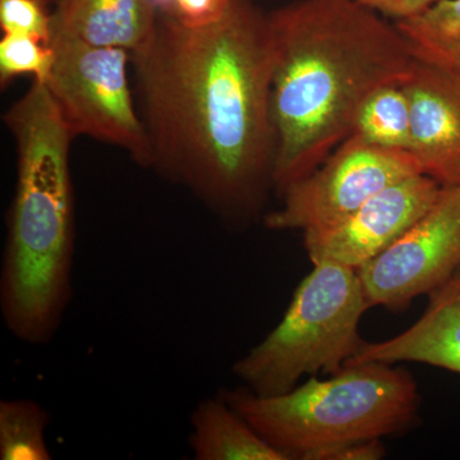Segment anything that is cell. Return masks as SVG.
Masks as SVG:
<instances>
[{"label": "cell", "instance_id": "6da1fadb", "mask_svg": "<svg viewBox=\"0 0 460 460\" xmlns=\"http://www.w3.org/2000/svg\"><path fill=\"white\" fill-rule=\"evenodd\" d=\"M132 59L151 171L189 190L229 229L259 220L275 189L268 14L233 0L204 26L160 16Z\"/></svg>", "mask_w": 460, "mask_h": 460}, {"label": "cell", "instance_id": "7a4b0ae2", "mask_svg": "<svg viewBox=\"0 0 460 460\" xmlns=\"http://www.w3.org/2000/svg\"><path fill=\"white\" fill-rule=\"evenodd\" d=\"M268 20L274 184L281 193L347 140L365 100L407 80L416 60L396 23L358 0H296Z\"/></svg>", "mask_w": 460, "mask_h": 460}, {"label": "cell", "instance_id": "3957f363", "mask_svg": "<svg viewBox=\"0 0 460 460\" xmlns=\"http://www.w3.org/2000/svg\"><path fill=\"white\" fill-rule=\"evenodd\" d=\"M16 184L0 269V313L8 332L32 347L49 344L74 296V133L47 84L33 80L8 109Z\"/></svg>", "mask_w": 460, "mask_h": 460}, {"label": "cell", "instance_id": "277c9868", "mask_svg": "<svg viewBox=\"0 0 460 460\" xmlns=\"http://www.w3.org/2000/svg\"><path fill=\"white\" fill-rule=\"evenodd\" d=\"M219 394L289 460H328L345 445L402 434L420 402L410 372L378 362L345 365L286 394L260 396L246 386Z\"/></svg>", "mask_w": 460, "mask_h": 460}, {"label": "cell", "instance_id": "5b68a950", "mask_svg": "<svg viewBox=\"0 0 460 460\" xmlns=\"http://www.w3.org/2000/svg\"><path fill=\"white\" fill-rule=\"evenodd\" d=\"M370 310L354 269L314 263L283 319L235 361L232 372L260 396L286 394L305 375L335 374L361 347L358 326Z\"/></svg>", "mask_w": 460, "mask_h": 460}, {"label": "cell", "instance_id": "8992f818", "mask_svg": "<svg viewBox=\"0 0 460 460\" xmlns=\"http://www.w3.org/2000/svg\"><path fill=\"white\" fill-rule=\"evenodd\" d=\"M54 62L47 84L74 136L114 145L150 169L146 128L136 109L127 65L132 54L53 36Z\"/></svg>", "mask_w": 460, "mask_h": 460}, {"label": "cell", "instance_id": "52a82bcc", "mask_svg": "<svg viewBox=\"0 0 460 460\" xmlns=\"http://www.w3.org/2000/svg\"><path fill=\"white\" fill-rule=\"evenodd\" d=\"M422 174L405 151L375 147L350 135L317 168L281 192L277 210L263 215L275 232L310 233L344 222L390 184Z\"/></svg>", "mask_w": 460, "mask_h": 460}, {"label": "cell", "instance_id": "ba28073f", "mask_svg": "<svg viewBox=\"0 0 460 460\" xmlns=\"http://www.w3.org/2000/svg\"><path fill=\"white\" fill-rule=\"evenodd\" d=\"M460 269V186H445L435 205L380 255L357 269L368 305L405 310Z\"/></svg>", "mask_w": 460, "mask_h": 460}, {"label": "cell", "instance_id": "9c48e42d", "mask_svg": "<svg viewBox=\"0 0 460 460\" xmlns=\"http://www.w3.org/2000/svg\"><path fill=\"white\" fill-rule=\"evenodd\" d=\"M441 189L425 174L390 184L344 222L305 233V252L313 263H339L357 270L419 222L438 201Z\"/></svg>", "mask_w": 460, "mask_h": 460}, {"label": "cell", "instance_id": "30bf717a", "mask_svg": "<svg viewBox=\"0 0 460 460\" xmlns=\"http://www.w3.org/2000/svg\"><path fill=\"white\" fill-rule=\"evenodd\" d=\"M402 84L411 104V155L440 186H460V72L416 60Z\"/></svg>", "mask_w": 460, "mask_h": 460}, {"label": "cell", "instance_id": "8fae6325", "mask_svg": "<svg viewBox=\"0 0 460 460\" xmlns=\"http://www.w3.org/2000/svg\"><path fill=\"white\" fill-rule=\"evenodd\" d=\"M429 296V307L413 325L386 341H363L347 365L414 362L460 375V269Z\"/></svg>", "mask_w": 460, "mask_h": 460}, {"label": "cell", "instance_id": "7c38bea8", "mask_svg": "<svg viewBox=\"0 0 460 460\" xmlns=\"http://www.w3.org/2000/svg\"><path fill=\"white\" fill-rule=\"evenodd\" d=\"M53 36L120 48L136 54L156 31L157 11L148 0H48ZM53 39V38H51Z\"/></svg>", "mask_w": 460, "mask_h": 460}, {"label": "cell", "instance_id": "4fadbf2b", "mask_svg": "<svg viewBox=\"0 0 460 460\" xmlns=\"http://www.w3.org/2000/svg\"><path fill=\"white\" fill-rule=\"evenodd\" d=\"M190 420L189 443L196 460H289L220 394L202 399Z\"/></svg>", "mask_w": 460, "mask_h": 460}, {"label": "cell", "instance_id": "5bb4252c", "mask_svg": "<svg viewBox=\"0 0 460 460\" xmlns=\"http://www.w3.org/2000/svg\"><path fill=\"white\" fill-rule=\"evenodd\" d=\"M395 23L414 60L460 72V0H438Z\"/></svg>", "mask_w": 460, "mask_h": 460}, {"label": "cell", "instance_id": "9a60e30c", "mask_svg": "<svg viewBox=\"0 0 460 460\" xmlns=\"http://www.w3.org/2000/svg\"><path fill=\"white\" fill-rule=\"evenodd\" d=\"M402 84H385L365 100L354 120L352 135L375 147L410 153L411 104Z\"/></svg>", "mask_w": 460, "mask_h": 460}, {"label": "cell", "instance_id": "2e32d148", "mask_svg": "<svg viewBox=\"0 0 460 460\" xmlns=\"http://www.w3.org/2000/svg\"><path fill=\"white\" fill-rule=\"evenodd\" d=\"M51 414L32 399L0 402V459L50 460L47 429Z\"/></svg>", "mask_w": 460, "mask_h": 460}, {"label": "cell", "instance_id": "e0dca14e", "mask_svg": "<svg viewBox=\"0 0 460 460\" xmlns=\"http://www.w3.org/2000/svg\"><path fill=\"white\" fill-rule=\"evenodd\" d=\"M54 62L51 44L23 35H3L0 40V84L9 86L21 75L47 83Z\"/></svg>", "mask_w": 460, "mask_h": 460}, {"label": "cell", "instance_id": "ac0fdd59", "mask_svg": "<svg viewBox=\"0 0 460 460\" xmlns=\"http://www.w3.org/2000/svg\"><path fill=\"white\" fill-rule=\"evenodd\" d=\"M3 35H23L50 44L53 38L48 0H0Z\"/></svg>", "mask_w": 460, "mask_h": 460}, {"label": "cell", "instance_id": "d6986e66", "mask_svg": "<svg viewBox=\"0 0 460 460\" xmlns=\"http://www.w3.org/2000/svg\"><path fill=\"white\" fill-rule=\"evenodd\" d=\"M232 2L233 0H174V7L168 18L186 26L208 25L219 20Z\"/></svg>", "mask_w": 460, "mask_h": 460}, {"label": "cell", "instance_id": "ffe728a7", "mask_svg": "<svg viewBox=\"0 0 460 460\" xmlns=\"http://www.w3.org/2000/svg\"><path fill=\"white\" fill-rule=\"evenodd\" d=\"M365 7L377 12L381 16L405 20L420 13L438 0H358Z\"/></svg>", "mask_w": 460, "mask_h": 460}, {"label": "cell", "instance_id": "44dd1931", "mask_svg": "<svg viewBox=\"0 0 460 460\" xmlns=\"http://www.w3.org/2000/svg\"><path fill=\"white\" fill-rule=\"evenodd\" d=\"M383 438L357 441L330 454L328 460H378L385 456Z\"/></svg>", "mask_w": 460, "mask_h": 460}]
</instances>
